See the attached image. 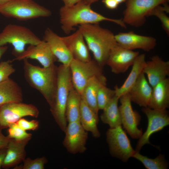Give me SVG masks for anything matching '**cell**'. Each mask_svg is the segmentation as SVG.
Returning a JSON list of instances; mask_svg holds the SVG:
<instances>
[{
    "instance_id": "obj_1",
    "label": "cell",
    "mask_w": 169,
    "mask_h": 169,
    "mask_svg": "<svg viewBox=\"0 0 169 169\" xmlns=\"http://www.w3.org/2000/svg\"><path fill=\"white\" fill-rule=\"evenodd\" d=\"M90 5L83 0L72 6H63L60 9V23L62 30L69 34L74 30V27L85 24H96L108 21L125 28L122 19L107 18L92 10Z\"/></svg>"
},
{
    "instance_id": "obj_2",
    "label": "cell",
    "mask_w": 169,
    "mask_h": 169,
    "mask_svg": "<svg viewBox=\"0 0 169 169\" xmlns=\"http://www.w3.org/2000/svg\"><path fill=\"white\" fill-rule=\"evenodd\" d=\"M23 60L26 80L30 86L42 95L51 107L55 95L58 67L54 64L48 67H41L32 64L27 59Z\"/></svg>"
},
{
    "instance_id": "obj_3",
    "label": "cell",
    "mask_w": 169,
    "mask_h": 169,
    "mask_svg": "<svg viewBox=\"0 0 169 169\" xmlns=\"http://www.w3.org/2000/svg\"><path fill=\"white\" fill-rule=\"evenodd\" d=\"M94 60L103 67L111 50L117 43L115 35L108 29L100 27L99 23L85 24L78 26Z\"/></svg>"
},
{
    "instance_id": "obj_4",
    "label": "cell",
    "mask_w": 169,
    "mask_h": 169,
    "mask_svg": "<svg viewBox=\"0 0 169 169\" xmlns=\"http://www.w3.org/2000/svg\"><path fill=\"white\" fill-rule=\"evenodd\" d=\"M73 86L69 66L63 64L57 67V87L51 113L60 129L64 132L67 126L66 106L70 91Z\"/></svg>"
},
{
    "instance_id": "obj_5",
    "label": "cell",
    "mask_w": 169,
    "mask_h": 169,
    "mask_svg": "<svg viewBox=\"0 0 169 169\" xmlns=\"http://www.w3.org/2000/svg\"><path fill=\"white\" fill-rule=\"evenodd\" d=\"M41 41L29 28L15 24H8L0 33V46L11 44L13 47L12 53L15 57L25 51L26 45H36Z\"/></svg>"
},
{
    "instance_id": "obj_6",
    "label": "cell",
    "mask_w": 169,
    "mask_h": 169,
    "mask_svg": "<svg viewBox=\"0 0 169 169\" xmlns=\"http://www.w3.org/2000/svg\"><path fill=\"white\" fill-rule=\"evenodd\" d=\"M0 13L20 20L49 17L52 14L50 10L33 0H10L1 8Z\"/></svg>"
},
{
    "instance_id": "obj_7",
    "label": "cell",
    "mask_w": 169,
    "mask_h": 169,
    "mask_svg": "<svg viewBox=\"0 0 169 169\" xmlns=\"http://www.w3.org/2000/svg\"><path fill=\"white\" fill-rule=\"evenodd\" d=\"M122 19L124 23L138 27L146 22V17L157 6L167 3L169 0H127Z\"/></svg>"
},
{
    "instance_id": "obj_8",
    "label": "cell",
    "mask_w": 169,
    "mask_h": 169,
    "mask_svg": "<svg viewBox=\"0 0 169 169\" xmlns=\"http://www.w3.org/2000/svg\"><path fill=\"white\" fill-rule=\"evenodd\" d=\"M69 67L73 85L81 95L90 79L94 76L103 74V67L95 60L83 62L73 59Z\"/></svg>"
},
{
    "instance_id": "obj_9",
    "label": "cell",
    "mask_w": 169,
    "mask_h": 169,
    "mask_svg": "<svg viewBox=\"0 0 169 169\" xmlns=\"http://www.w3.org/2000/svg\"><path fill=\"white\" fill-rule=\"evenodd\" d=\"M106 140L112 156L126 162L136 152L121 125L110 128L106 133Z\"/></svg>"
},
{
    "instance_id": "obj_10",
    "label": "cell",
    "mask_w": 169,
    "mask_h": 169,
    "mask_svg": "<svg viewBox=\"0 0 169 169\" xmlns=\"http://www.w3.org/2000/svg\"><path fill=\"white\" fill-rule=\"evenodd\" d=\"M39 114L38 109L32 104L22 102L6 104L0 107V128L2 129L8 128L24 117L37 118Z\"/></svg>"
},
{
    "instance_id": "obj_11",
    "label": "cell",
    "mask_w": 169,
    "mask_h": 169,
    "mask_svg": "<svg viewBox=\"0 0 169 169\" xmlns=\"http://www.w3.org/2000/svg\"><path fill=\"white\" fill-rule=\"evenodd\" d=\"M142 111L146 115L148 125L146 131L139 138L135 151L139 152L145 145L151 144L149 138L153 133L162 130L169 124V116L166 110H157L143 107Z\"/></svg>"
},
{
    "instance_id": "obj_12",
    "label": "cell",
    "mask_w": 169,
    "mask_h": 169,
    "mask_svg": "<svg viewBox=\"0 0 169 169\" xmlns=\"http://www.w3.org/2000/svg\"><path fill=\"white\" fill-rule=\"evenodd\" d=\"M119 99L121 105L119 108L123 128L132 138H139L142 134V130L138 127L141 120L140 115L133 110L128 93L121 96Z\"/></svg>"
},
{
    "instance_id": "obj_13",
    "label": "cell",
    "mask_w": 169,
    "mask_h": 169,
    "mask_svg": "<svg viewBox=\"0 0 169 169\" xmlns=\"http://www.w3.org/2000/svg\"><path fill=\"white\" fill-rule=\"evenodd\" d=\"M64 133L63 144L69 152L75 154L85 151L88 133L80 121L69 123Z\"/></svg>"
},
{
    "instance_id": "obj_14",
    "label": "cell",
    "mask_w": 169,
    "mask_h": 169,
    "mask_svg": "<svg viewBox=\"0 0 169 169\" xmlns=\"http://www.w3.org/2000/svg\"><path fill=\"white\" fill-rule=\"evenodd\" d=\"M139 54L138 52L127 49L117 44L111 50L106 64L115 74L124 73L132 65Z\"/></svg>"
},
{
    "instance_id": "obj_15",
    "label": "cell",
    "mask_w": 169,
    "mask_h": 169,
    "mask_svg": "<svg viewBox=\"0 0 169 169\" xmlns=\"http://www.w3.org/2000/svg\"><path fill=\"white\" fill-rule=\"evenodd\" d=\"M25 59L36 60L44 67L54 64L57 60L48 44L43 40L36 45H29L22 54L15 57L13 61Z\"/></svg>"
},
{
    "instance_id": "obj_16",
    "label": "cell",
    "mask_w": 169,
    "mask_h": 169,
    "mask_svg": "<svg viewBox=\"0 0 169 169\" xmlns=\"http://www.w3.org/2000/svg\"><path fill=\"white\" fill-rule=\"evenodd\" d=\"M115 40L119 45L130 50L139 49L149 51L155 47L156 39L151 36L141 35L132 31L120 33L115 35Z\"/></svg>"
},
{
    "instance_id": "obj_17",
    "label": "cell",
    "mask_w": 169,
    "mask_h": 169,
    "mask_svg": "<svg viewBox=\"0 0 169 169\" xmlns=\"http://www.w3.org/2000/svg\"><path fill=\"white\" fill-rule=\"evenodd\" d=\"M43 40L48 44L57 60L63 65L69 66L73 56L62 37L47 28L44 31Z\"/></svg>"
},
{
    "instance_id": "obj_18",
    "label": "cell",
    "mask_w": 169,
    "mask_h": 169,
    "mask_svg": "<svg viewBox=\"0 0 169 169\" xmlns=\"http://www.w3.org/2000/svg\"><path fill=\"white\" fill-rule=\"evenodd\" d=\"M143 72L152 88L169 75V61L163 60L158 55L153 56L150 60L146 62Z\"/></svg>"
},
{
    "instance_id": "obj_19",
    "label": "cell",
    "mask_w": 169,
    "mask_h": 169,
    "mask_svg": "<svg viewBox=\"0 0 169 169\" xmlns=\"http://www.w3.org/2000/svg\"><path fill=\"white\" fill-rule=\"evenodd\" d=\"M31 138L23 140L10 139L2 168L5 169L14 167L26 158L25 147Z\"/></svg>"
},
{
    "instance_id": "obj_20",
    "label": "cell",
    "mask_w": 169,
    "mask_h": 169,
    "mask_svg": "<svg viewBox=\"0 0 169 169\" xmlns=\"http://www.w3.org/2000/svg\"><path fill=\"white\" fill-rule=\"evenodd\" d=\"M62 38L74 59L83 62H88L91 60L90 50L79 29L73 34Z\"/></svg>"
},
{
    "instance_id": "obj_21",
    "label": "cell",
    "mask_w": 169,
    "mask_h": 169,
    "mask_svg": "<svg viewBox=\"0 0 169 169\" xmlns=\"http://www.w3.org/2000/svg\"><path fill=\"white\" fill-rule=\"evenodd\" d=\"M152 91V88L142 72L128 93L131 102L140 106L146 107L150 104Z\"/></svg>"
},
{
    "instance_id": "obj_22",
    "label": "cell",
    "mask_w": 169,
    "mask_h": 169,
    "mask_svg": "<svg viewBox=\"0 0 169 169\" xmlns=\"http://www.w3.org/2000/svg\"><path fill=\"white\" fill-rule=\"evenodd\" d=\"M107 81L103 74L94 76L86 84L81 95L82 99L98 115L99 110L97 102L98 92L101 86L106 85Z\"/></svg>"
},
{
    "instance_id": "obj_23",
    "label": "cell",
    "mask_w": 169,
    "mask_h": 169,
    "mask_svg": "<svg viewBox=\"0 0 169 169\" xmlns=\"http://www.w3.org/2000/svg\"><path fill=\"white\" fill-rule=\"evenodd\" d=\"M145 57L144 54H139L135 59L131 71L123 84L119 87L117 85L115 87V95L119 99L128 93L143 72L146 62Z\"/></svg>"
},
{
    "instance_id": "obj_24",
    "label": "cell",
    "mask_w": 169,
    "mask_h": 169,
    "mask_svg": "<svg viewBox=\"0 0 169 169\" xmlns=\"http://www.w3.org/2000/svg\"><path fill=\"white\" fill-rule=\"evenodd\" d=\"M169 106V79L166 78L152 87V95L148 107L165 110Z\"/></svg>"
},
{
    "instance_id": "obj_25",
    "label": "cell",
    "mask_w": 169,
    "mask_h": 169,
    "mask_svg": "<svg viewBox=\"0 0 169 169\" xmlns=\"http://www.w3.org/2000/svg\"><path fill=\"white\" fill-rule=\"evenodd\" d=\"M22 89L15 81L9 78L0 83V107L6 104L22 102Z\"/></svg>"
},
{
    "instance_id": "obj_26",
    "label": "cell",
    "mask_w": 169,
    "mask_h": 169,
    "mask_svg": "<svg viewBox=\"0 0 169 169\" xmlns=\"http://www.w3.org/2000/svg\"><path fill=\"white\" fill-rule=\"evenodd\" d=\"M79 121L84 130L91 132L95 138H98L100 133L97 127L98 115L82 99Z\"/></svg>"
},
{
    "instance_id": "obj_27",
    "label": "cell",
    "mask_w": 169,
    "mask_h": 169,
    "mask_svg": "<svg viewBox=\"0 0 169 169\" xmlns=\"http://www.w3.org/2000/svg\"><path fill=\"white\" fill-rule=\"evenodd\" d=\"M119 99L115 95L110 100L104 108L100 117L102 121L108 124L110 128L121 125V116L118 102Z\"/></svg>"
},
{
    "instance_id": "obj_28",
    "label": "cell",
    "mask_w": 169,
    "mask_h": 169,
    "mask_svg": "<svg viewBox=\"0 0 169 169\" xmlns=\"http://www.w3.org/2000/svg\"><path fill=\"white\" fill-rule=\"evenodd\" d=\"M81 95L73 85L70 91L66 109V117L69 123L80 120Z\"/></svg>"
},
{
    "instance_id": "obj_29",
    "label": "cell",
    "mask_w": 169,
    "mask_h": 169,
    "mask_svg": "<svg viewBox=\"0 0 169 169\" xmlns=\"http://www.w3.org/2000/svg\"><path fill=\"white\" fill-rule=\"evenodd\" d=\"M136 151L132 157L140 161L147 169H166L168 164L164 156L160 154L154 159L150 158Z\"/></svg>"
},
{
    "instance_id": "obj_30",
    "label": "cell",
    "mask_w": 169,
    "mask_h": 169,
    "mask_svg": "<svg viewBox=\"0 0 169 169\" xmlns=\"http://www.w3.org/2000/svg\"><path fill=\"white\" fill-rule=\"evenodd\" d=\"M106 85L101 86L98 92L97 102L99 110H103L115 95V90L108 88Z\"/></svg>"
},
{
    "instance_id": "obj_31",
    "label": "cell",
    "mask_w": 169,
    "mask_h": 169,
    "mask_svg": "<svg viewBox=\"0 0 169 169\" xmlns=\"http://www.w3.org/2000/svg\"><path fill=\"white\" fill-rule=\"evenodd\" d=\"M168 7L167 4L164 5V7L158 6L152 11L149 16L154 15L159 19L163 29L168 35L169 34V18L166 12H169Z\"/></svg>"
},
{
    "instance_id": "obj_32",
    "label": "cell",
    "mask_w": 169,
    "mask_h": 169,
    "mask_svg": "<svg viewBox=\"0 0 169 169\" xmlns=\"http://www.w3.org/2000/svg\"><path fill=\"white\" fill-rule=\"evenodd\" d=\"M47 158L44 157L32 159L29 157L25 158L22 165L17 166L14 169H44V165L47 162Z\"/></svg>"
},
{
    "instance_id": "obj_33",
    "label": "cell",
    "mask_w": 169,
    "mask_h": 169,
    "mask_svg": "<svg viewBox=\"0 0 169 169\" xmlns=\"http://www.w3.org/2000/svg\"><path fill=\"white\" fill-rule=\"evenodd\" d=\"M7 136L10 139L23 140L32 138V134L28 133L21 128L16 123L11 124L8 127Z\"/></svg>"
},
{
    "instance_id": "obj_34",
    "label": "cell",
    "mask_w": 169,
    "mask_h": 169,
    "mask_svg": "<svg viewBox=\"0 0 169 169\" xmlns=\"http://www.w3.org/2000/svg\"><path fill=\"white\" fill-rule=\"evenodd\" d=\"M15 71V69L10 60L2 61L0 63V83L9 78V76Z\"/></svg>"
},
{
    "instance_id": "obj_35",
    "label": "cell",
    "mask_w": 169,
    "mask_h": 169,
    "mask_svg": "<svg viewBox=\"0 0 169 169\" xmlns=\"http://www.w3.org/2000/svg\"><path fill=\"white\" fill-rule=\"evenodd\" d=\"M16 123L23 130L25 131H35L38 129L39 126V122L36 120L30 121L22 118L18 120Z\"/></svg>"
},
{
    "instance_id": "obj_36",
    "label": "cell",
    "mask_w": 169,
    "mask_h": 169,
    "mask_svg": "<svg viewBox=\"0 0 169 169\" xmlns=\"http://www.w3.org/2000/svg\"><path fill=\"white\" fill-rule=\"evenodd\" d=\"M0 128V149L7 148L10 138L7 136H5L3 133L2 130Z\"/></svg>"
},
{
    "instance_id": "obj_37",
    "label": "cell",
    "mask_w": 169,
    "mask_h": 169,
    "mask_svg": "<svg viewBox=\"0 0 169 169\" xmlns=\"http://www.w3.org/2000/svg\"><path fill=\"white\" fill-rule=\"evenodd\" d=\"M102 2L107 8L112 10L117 8L119 4L115 0H102Z\"/></svg>"
},
{
    "instance_id": "obj_38",
    "label": "cell",
    "mask_w": 169,
    "mask_h": 169,
    "mask_svg": "<svg viewBox=\"0 0 169 169\" xmlns=\"http://www.w3.org/2000/svg\"><path fill=\"white\" fill-rule=\"evenodd\" d=\"M64 3V6H72L83 0H61Z\"/></svg>"
},
{
    "instance_id": "obj_39",
    "label": "cell",
    "mask_w": 169,
    "mask_h": 169,
    "mask_svg": "<svg viewBox=\"0 0 169 169\" xmlns=\"http://www.w3.org/2000/svg\"><path fill=\"white\" fill-rule=\"evenodd\" d=\"M6 151L7 148L0 149V169L2 168Z\"/></svg>"
},
{
    "instance_id": "obj_40",
    "label": "cell",
    "mask_w": 169,
    "mask_h": 169,
    "mask_svg": "<svg viewBox=\"0 0 169 169\" xmlns=\"http://www.w3.org/2000/svg\"><path fill=\"white\" fill-rule=\"evenodd\" d=\"M8 49L6 46H0V59L3 55L6 53Z\"/></svg>"
},
{
    "instance_id": "obj_41",
    "label": "cell",
    "mask_w": 169,
    "mask_h": 169,
    "mask_svg": "<svg viewBox=\"0 0 169 169\" xmlns=\"http://www.w3.org/2000/svg\"><path fill=\"white\" fill-rule=\"evenodd\" d=\"M99 0H83L85 3L91 5L92 4L97 2Z\"/></svg>"
},
{
    "instance_id": "obj_42",
    "label": "cell",
    "mask_w": 169,
    "mask_h": 169,
    "mask_svg": "<svg viewBox=\"0 0 169 169\" xmlns=\"http://www.w3.org/2000/svg\"><path fill=\"white\" fill-rule=\"evenodd\" d=\"M10 0H0V8Z\"/></svg>"
},
{
    "instance_id": "obj_43",
    "label": "cell",
    "mask_w": 169,
    "mask_h": 169,
    "mask_svg": "<svg viewBox=\"0 0 169 169\" xmlns=\"http://www.w3.org/2000/svg\"><path fill=\"white\" fill-rule=\"evenodd\" d=\"M119 4L120 3H122L124 2L127 0H115Z\"/></svg>"
}]
</instances>
